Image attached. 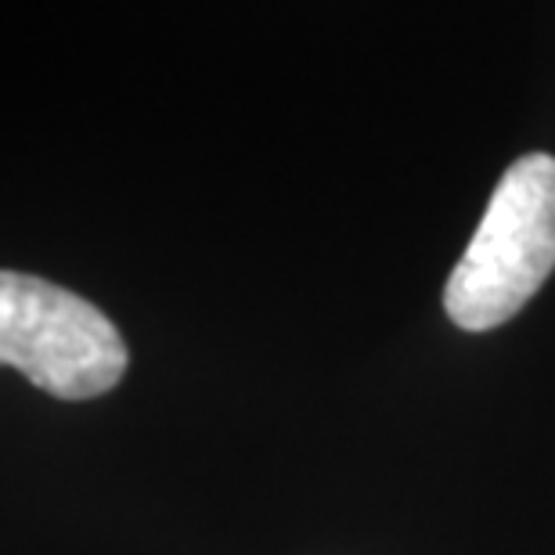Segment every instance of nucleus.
Listing matches in <instances>:
<instances>
[{"label":"nucleus","instance_id":"obj_1","mask_svg":"<svg viewBox=\"0 0 555 555\" xmlns=\"http://www.w3.org/2000/svg\"><path fill=\"white\" fill-rule=\"evenodd\" d=\"M555 271V155L516 159L498 181L469 249L443 285V310L465 332L513 321Z\"/></svg>","mask_w":555,"mask_h":555},{"label":"nucleus","instance_id":"obj_2","mask_svg":"<svg viewBox=\"0 0 555 555\" xmlns=\"http://www.w3.org/2000/svg\"><path fill=\"white\" fill-rule=\"evenodd\" d=\"M0 361L59 401H91L124 379L130 353L94 304L43 278L0 274Z\"/></svg>","mask_w":555,"mask_h":555}]
</instances>
